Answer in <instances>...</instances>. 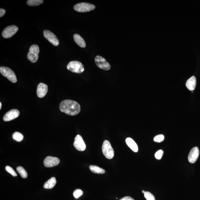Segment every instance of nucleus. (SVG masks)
I'll use <instances>...</instances> for the list:
<instances>
[{
  "label": "nucleus",
  "instance_id": "nucleus-1",
  "mask_svg": "<svg viewBox=\"0 0 200 200\" xmlns=\"http://www.w3.org/2000/svg\"><path fill=\"white\" fill-rule=\"evenodd\" d=\"M60 109L62 112L71 116H75L80 112V106L74 100H65L60 103Z\"/></svg>",
  "mask_w": 200,
  "mask_h": 200
},
{
  "label": "nucleus",
  "instance_id": "nucleus-2",
  "mask_svg": "<svg viewBox=\"0 0 200 200\" xmlns=\"http://www.w3.org/2000/svg\"><path fill=\"white\" fill-rule=\"evenodd\" d=\"M0 72L3 76L6 78L10 82L13 83L17 82V80L15 74L8 67L1 66L0 67Z\"/></svg>",
  "mask_w": 200,
  "mask_h": 200
},
{
  "label": "nucleus",
  "instance_id": "nucleus-3",
  "mask_svg": "<svg viewBox=\"0 0 200 200\" xmlns=\"http://www.w3.org/2000/svg\"><path fill=\"white\" fill-rule=\"evenodd\" d=\"M102 151L106 158L112 159L114 156V151L111 143L108 140H105L102 146Z\"/></svg>",
  "mask_w": 200,
  "mask_h": 200
},
{
  "label": "nucleus",
  "instance_id": "nucleus-4",
  "mask_svg": "<svg viewBox=\"0 0 200 200\" xmlns=\"http://www.w3.org/2000/svg\"><path fill=\"white\" fill-rule=\"evenodd\" d=\"M39 48L38 45H33L30 46L28 52L27 57L28 60L33 63L36 62L38 60Z\"/></svg>",
  "mask_w": 200,
  "mask_h": 200
},
{
  "label": "nucleus",
  "instance_id": "nucleus-5",
  "mask_svg": "<svg viewBox=\"0 0 200 200\" xmlns=\"http://www.w3.org/2000/svg\"><path fill=\"white\" fill-rule=\"evenodd\" d=\"M67 69L74 73H80L84 72V68L83 64L80 62L72 61L70 62L67 66Z\"/></svg>",
  "mask_w": 200,
  "mask_h": 200
},
{
  "label": "nucleus",
  "instance_id": "nucleus-6",
  "mask_svg": "<svg viewBox=\"0 0 200 200\" xmlns=\"http://www.w3.org/2000/svg\"><path fill=\"white\" fill-rule=\"evenodd\" d=\"M73 8L76 11L80 12H86L94 10L95 8V6L88 3L82 2L75 5Z\"/></svg>",
  "mask_w": 200,
  "mask_h": 200
},
{
  "label": "nucleus",
  "instance_id": "nucleus-7",
  "mask_svg": "<svg viewBox=\"0 0 200 200\" xmlns=\"http://www.w3.org/2000/svg\"><path fill=\"white\" fill-rule=\"evenodd\" d=\"M95 60L96 65L100 69L106 71L109 70L111 69V66L109 63L102 56H96Z\"/></svg>",
  "mask_w": 200,
  "mask_h": 200
},
{
  "label": "nucleus",
  "instance_id": "nucleus-8",
  "mask_svg": "<svg viewBox=\"0 0 200 200\" xmlns=\"http://www.w3.org/2000/svg\"><path fill=\"white\" fill-rule=\"evenodd\" d=\"M18 28L15 25H10L5 28L3 31L2 35L5 38H9L17 33Z\"/></svg>",
  "mask_w": 200,
  "mask_h": 200
},
{
  "label": "nucleus",
  "instance_id": "nucleus-9",
  "mask_svg": "<svg viewBox=\"0 0 200 200\" xmlns=\"http://www.w3.org/2000/svg\"><path fill=\"white\" fill-rule=\"evenodd\" d=\"M44 35L45 38L55 46L59 45L60 42L57 37L54 33L49 30H45L44 31Z\"/></svg>",
  "mask_w": 200,
  "mask_h": 200
},
{
  "label": "nucleus",
  "instance_id": "nucleus-10",
  "mask_svg": "<svg viewBox=\"0 0 200 200\" xmlns=\"http://www.w3.org/2000/svg\"><path fill=\"white\" fill-rule=\"evenodd\" d=\"M73 145L75 148L79 151H84L86 148V145L82 138L79 135L76 136L75 138Z\"/></svg>",
  "mask_w": 200,
  "mask_h": 200
},
{
  "label": "nucleus",
  "instance_id": "nucleus-11",
  "mask_svg": "<svg viewBox=\"0 0 200 200\" xmlns=\"http://www.w3.org/2000/svg\"><path fill=\"white\" fill-rule=\"evenodd\" d=\"M60 163V160L56 157L48 156L44 159V163L45 167H51L57 165Z\"/></svg>",
  "mask_w": 200,
  "mask_h": 200
},
{
  "label": "nucleus",
  "instance_id": "nucleus-12",
  "mask_svg": "<svg viewBox=\"0 0 200 200\" xmlns=\"http://www.w3.org/2000/svg\"><path fill=\"white\" fill-rule=\"evenodd\" d=\"M20 114L19 111L18 110L13 109L8 111L5 114L3 117L5 121H10L17 118Z\"/></svg>",
  "mask_w": 200,
  "mask_h": 200
},
{
  "label": "nucleus",
  "instance_id": "nucleus-13",
  "mask_svg": "<svg viewBox=\"0 0 200 200\" xmlns=\"http://www.w3.org/2000/svg\"><path fill=\"white\" fill-rule=\"evenodd\" d=\"M199 154V149L197 147H194L192 149L189 153L188 160L190 163H194L198 159Z\"/></svg>",
  "mask_w": 200,
  "mask_h": 200
},
{
  "label": "nucleus",
  "instance_id": "nucleus-14",
  "mask_svg": "<svg viewBox=\"0 0 200 200\" xmlns=\"http://www.w3.org/2000/svg\"><path fill=\"white\" fill-rule=\"evenodd\" d=\"M48 86L44 83H40L37 86V94L39 98H42L44 97L47 93Z\"/></svg>",
  "mask_w": 200,
  "mask_h": 200
},
{
  "label": "nucleus",
  "instance_id": "nucleus-15",
  "mask_svg": "<svg viewBox=\"0 0 200 200\" xmlns=\"http://www.w3.org/2000/svg\"><path fill=\"white\" fill-rule=\"evenodd\" d=\"M197 80L194 76H192L186 81V86L190 91H194L195 89Z\"/></svg>",
  "mask_w": 200,
  "mask_h": 200
},
{
  "label": "nucleus",
  "instance_id": "nucleus-16",
  "mask_svg": "<svg viewBox=\"0 0 200 200\" xmlns=\"http://www.w3.org/2000/svg\"><path fill=\"white\" fill-rule=\"evenodd\" d=\"M126 142L127 146L135 152H138V147L137 144L133 139L130 138H127L126 139Z\"/></svg>",
  "mask_w": 200,
  "mask_h": 200
},
{
  "label": "nucleus",
  "instance_id": "nucleus-17",
  "mask_svg": "<svg viewBox=\"0 0 200 200\" xmlns=\"http://www.w3.org/2000/svg\"><path fill=\"white\" fill-rule=\"evenodd\" d=\"M74 40L77 45L82 48H84L86 46V44L84 39L80 35L75 34L73 35Z\"/></svg>",
  "mask_w": 200,
  "mask_h": 200
},
{
  "label": "nucleus",
  "instance_id": "nucleus-18",
  "mask_svg": "<svg viewBox=\"0 0 200 200\" xmlns=\"http://www.w3.org/2000/svg\"><path fill=\"white\" fill-rule=\"evenodd\" d=\"M56 183L55 178L53 177L46 182L44 185L45 189H51L54 187Z\"/></svg>",
  "mask_w": 200,
  "mask_h": 200
},
{
  "label": "nucleus",
  "instance_id": "nucleus-19",
  "mask_svg": "<svg viewBox=\"0 0 200 200\" xmlns=\"http://www.w3.org/2000/svg\"><path fill=\"white\" fill-rule=\"evenodd\" d=\"M90 170L92 172L95 174H103L105 172V170L99 166L91 165L89 166Z\"/></svg>",
  "mask_w": 200,
  "mask_h": 200
},
{
  "label": "nucleus",
  "instance_id": "nucleus-20",
  "mask_svg": "<svg viewBox=\"0 0 200 200\" xmlns=\"http://www.w3.org/2000/svg\"><path fill=\"white\" fill-rule=\"evenodd\" d=\"M17 170L21 176L23 178H26L28 177V173L25 169L22 166H18L17 167Z\"/></svg>",
  "mask_w": 200,
  "mask_h": 200
},
{
  "label": "nucleus",
  "instance_id": "nucleus-21",
  "mask_svg": "<svg viewBox=\"0 0 200 200\" xmlns=\"http://www.w3.org/2000/svg\"><path fill=\"white\" fill-rule=\"evenodd\" d=\"M43 2V0H29L27 2V4L30 6H37Z\"/></svg>",
  "mask_w": 200,
  "mask_h": 200
},
{
  "label": "nucleus",
  "instance_id": "nucleus-22",
  "mask_svg": "<svg viewBox=\"0 0 200 200\" xmlns=\"http://www.w3.org/2000/svg\"><path fill=\"white\" fill-rule=\"evenodd\" d=\"M13 139L17 142H21L23 140L24 136L22 134L17 131H16L12 135Z\"/></svg>",
  "mask_w": 200,
  "mask_h": 200
},
{
  "label": "nucleus",
  "instance_id": "nucleus-23",
  "mask_svg": "<svg viewBox=\"0 0 200 200\" xmlns=\"http://www.w3.org/2000/svg\"><path fill=\"white\" fill-rule=\"evenodd\" d=\"M144 197L146 200H155L154 196L150 192L146 191L144 193Z\"/></svg>",
  "mask_w": 200,
  "mask_h": 200
},
{
  "label": "nucleus",
  "instance_id": "nucleus-24",
  "mask_svg": "<svg viewBox=\"0 0 200 200\" xmlns=\"http://www.w3.org/2000/svg\"><path fill=\"white\" fill-rule=\"evenodd\" d=\"M5 170L7 172L9 173L12 175L13 176H17V174L16 172L11 167L9 166H6L5 167Z\"/></svg>",
  "mask_w": 200,
  "mask_h": 200
},
{
  "label": "nucleus",
  "instance_id": "nucleus-25",
  "mask_svg": "<svg viewBox=\"0 0 200 200\" xmlns=\"http://www.w3.org/2000/svg\"><path fill=\"white\" fill-rule=\"evenodd\" d=\"M83 194V192L82 190L80 189H76L74 191L73 193V195L74 197L76 199L79 198Z\"/></svg>",
  "mask_w": 200,
  "mask_h": 200
},
{
  "label": "nucleus",
  "instance_id": "nucleus-26",
  "mask_svg": "<svg viewBox=\"0 0 200 200\" xmlns=\"http://www.w3.org/2000/svg\"><path fill=\"white\" fill-rule=\"evenodd\" d=\"M164 138V135L161 134V135L156 136L154 138V140L156 142L160 143V142L163 141Z\"/></svg>",
  "mask_w": 200,
  "mask_h": 200
},
{
  "label": "nucleus",
  "instance_id": "nucleus-27",
  "mask_svg": "<svg viewBox=\"0 0 200 200\" xmlns=\"http://www.w3.org/2000/svg\"><path fill=\"white\" fill-rule=\"evenodd\" d=\"M163 151L162 150H159L155 153V156L157 159L160 160L163 155Z\"/></svg>",
  "mask_w": 200,
  "mask_h": 200
},
{
  "label": "nucleus",
  "instance_id": "nucleus-28",
  "mask_svg": "<svg viewBox=\"0 0 200 200\" xmlns=\"http://www.w3.org/2000/svg\"><path fill=\"white\" fill-rule=\"evenodd\" d=\"M5 13H6V10L4 9H0V17H3L5 15Z\"/></svg>",
  "mask_w": 200,
  "mask_h": 200
},
{
  "label": "nucleus",
  "instance_id": "nucleus-29",
  "mask_svg": "<svg viewBox=\"0 0 200 200\" xmlns=\"http://www.w3.org/2000/svg\"><path fill=\"white\" fill-rule=\"evenodd\" d=\"M119 200H135L133 198H131V197H128V196H127V197H123L121 199H120Z\"/></svg>",
  "mask_w": 200,
  "mask_h": 200
},
{
  "label": "nucleus",
  "instance_id": "nucleus-30",
  "mask_svg": "<svg viewBox=\"0 0 200 200\" xmlns=\"http://www.w3.org/2000/svg\"><path fill=\"white\" fill-rule=\"evenodd\" d=\"M2 103H1V102H0V109H1V108H2Z\"/></svg>",
  "mask_w": 200,
  "mask_h": 200
},
{
  "label": "nucleus",
  "instance_id": "nucleus-31",
  "mask_svg": "<svg viewBox=\"0 0 200 200\" xmlns=\"http://www.w3.org/2000/svg\"><path fill=\"white\" fill-rule=\"evenodd\" d=\"M142 193H143V194H144V193H145V191H144V190H142Z\"/></svg>",
  "mask_w": 200,
  "mask_h": 200
}]
</instances>
